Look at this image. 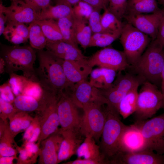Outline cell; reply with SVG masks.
<instances>
[{"label": "cell", "mask_w": 164, "mask_h": 164, "mask_svg": "<svg viewBox=\"0 0 164 164\" xmlns=\"http://www.w3.org/2000/svg\"><path fill=\"white\" fill-rule=\"evenodd\" d=\"M33 119L27 113L23 112H17L10 118L9 128L14 137L26 129L30 125Z\"/></svg>", "instance_id": "obj_32"}, {"label": "cell", "mask_w": 164, "mask_h": 164, "mask_svg": "<svg viewBox=\"0 0 164 164\" xmlns=\"http://www.w3.org/2000/svg\"><path fill=\"white\" fill-rule=\"evenodd\" d=\"M45 92L42 97L37 99L33 97L20 94L15 97L12 103L17 112H28L40 111L43 104Z\"/></svg>", "instance_id": "obj_25"}, {"label": "cell", "mask_w": 164, "mask_h": 164, "mask_svg": "<svg viewBox=\"0 0 164 164\" xmlns=\"http://www.w3.org/2000/svg\"><path fill=\"white\" fill-rule=\"evenodd\" d=\"M36 21L41 26L47 41H63V38L57 21L49 19L38 20Z\"/></svg>", "instance_id": "obj_31"}, {"label": "cell", "mask_w": 164, "mask_h": 164, "mask_svg": "<svg viewBox=\"0 0 164 164\" xmlns=\"http://www.w3.org/2000/svg\"><path fill=\"white\" fill-rule=\"evenodd\" d=\"M164 14V10H161L150 14L127 13L124 18L131 24L152 39L157 36L159 25Z\"/></svg>", "instance_id": "obj_14"}, {"label": "cell", "mask_w": 164, "mask_h": 164, "mask_svg": "<svg viewBox=\"0 0 164 164\" xmlns=\"http://www.w3.org/2000/svg\"><path fill=\"white\" fill-rule=\"evenodd\" d=\"M122 31L112 33H102L101 37L97 40L90 44L89 47H106L110 45L119 37Z\"/></svg>", "instance_id": "obj_40"}, {"label": "cell", "mask_w": 164, "mask_h": 164, "mask_svg": "<svg viewBox=\"0 0 164 164\" xmlns=\"http://www.w3.org/2000/svg\"><path fill=\"white\" fill-rule=\"evenodd\" d=\"M59 130L63 138L58 152V163L76 154L77 149L83 142L81 136H83L79 130Z\"/></svg>", "instance_id": "obj_20"}, {"label": "cell", "mask_w": 164, "mask_h": 164, "mask_svg": "<svg viewBox=\"0 0 164 164\" xmlns=\"http://www.w3.org/2000/svg\"><path fill=\"white\" fill-rule=\"evenodd\" d=\"M117 71L106 68L99 67L92 70L90 74L89 83L101 89L108 88L114 81Z\"/></svg>", "instance_id": "obj_23"}, {"label": "cell", "mask_w": 164, "mask_h": 164, "mask_svg": "<svg viewBox=\"0 0 164 164\" xmlns=\"http://www.w3.org/2000/svg\"><path fill=\"white\" fill-rule=\"evenodd\" d=\"M3 34L11 43L16 45L24 43L29 39V27L24 23L7 21Z\"/></svg>", "instance_id": "obj_22"}, {"label": "cell", "mask_w": 164, "mask_h": 164, "mask_svg": "<svg viewBox=\"0 0 164 164\" xmlns=\"http://www.w3.org/2000/svg\"><path fill=\"white\" fill-rule=\"evenodd\" d=\"M74 33L78 44L84 50L89 47L92 33L88 21L75 16L73 14Z\"/></svg>", "instance_id": "obj_26"}, {"label": "cell", "mask_w": 164, "mask_h": 164, "mask_svg": "<svg viewBox=\"0 0 164 164\" xmlns=\"http://www.w3.org/2000/svg\"><path fill=\"white\" fill-rule=\"evenodd\" d=\"M73 14L72 7L63 4L50 5L38 14V20L58 19Z\"/></svg>", "instance_id": "obj_28"}, {"label": "cell", "mask_w": 164, "mask_h": 164, "mask_svg": "<svg viewBox=\"0 0 164 164\" xmlns=\"http://www.w3.org/2000/svg\"><path fill=\"white\" fill-rule=\"evenodd\" d=\"M36 53L39 66L35 69V82L45 90L59 93L72 87L64 73V60L47 50H36Z\"/></svg>", "instance_id": "obj_1"}, {"label": "cell", "mask_w": 164, "mask_h": 164, "mask_svg": "<svg viewBox=\"0 0 164 164\" xmlns=\"http://www.w3.org/2000/svg\"><path fill=\"white\" fill-rule=\"evenodd\" d=\"M145 81L140 76L133 73L123 74L122 71H119L111 86L106 89L101 90L107 100V104L117 109L119 103L124 97L135 87L142 85Z\"/></svg>", "instance_id": "obj_7"}, {"label": "cell", "mask_w": 164, "mask_h": 164, "mask_svg": "<svg viewBox=\"0 0 164 164\" xmlns=\"http://www.w3.org/2000/svg\"><path fill=\"white\" fill-rule=\"evenodd\" d=\"M17 149L19 152V161L20 163H28L29 158L33 156V154L28 151L25 148H20L19 147Z\"/></svg>", "instance_id": "obj_44"}, {"label": "cell", "mask_w": 164, "mask_h": 164, "mask_svg": "<svg viewBox=\"0 0 164 164\" xmlns=\"http://www.w3.org/2000/svg\"><path fill=\"white\" fill-rule=\"evenodd\" d=\"M100 10L94 9L88 19V22L92 33H112L111 32L104 28L101 23Z\"/></svg>", "instance_id": "obj_38"}, {"label": "cell", "mask_w": 164, "mask_h": 164, "mask_svg": "<svg viewBox=\"0 0 164 164\" xmlns=\"http://www.w3.org/2000/svg\"><path fill=\"white\" fill-rule=\"evenodd\" d=\"M77 108L67 92L64 91L60 93L57 111L61 129L80 130L81 117Z\"/></svg>", "instance_id": "obj_13"}, {"label": "cell", "mask_w": 164, "mask_h": 164, "mask_svg": "<svg viewBox=\"0 0 164 164\" xmlns=\"http://www.w3.org/2000/svg\"><path fill=\"white\" fill-rule=\"evenodd\" d=\"M119 38L123 52L130 66L138 61L150 43L151 39L128 22L124 25Z\"/></svg>", "instance_id": "obj_6"}, {"label": "cell", "mask_w": 164, "mask_h": 164, "mask_svg": "<svg viewBox=\"0 0 164 164\" xmlns=\"http://www.w3.org/2000/svg\"><path fill=\"white\" fill-rule=\"evenodd\" d=\"M156 39L164 46V14L159 25Z\"/></svg>", "instance_id": "obj_48"}, {"label": "cell", "mask_w": 164, "mask_h": 164, "mask_svg": "<svg viewBox=\"0 0 164 164\" xmlns=\"http://www.w3.org/2000/svg\"><path fill=\"white\" fill-rule=\"evenodd\" d=\"M66 164H103L101 161L86 159L78 158L72 161H70L64 163Z\"/></svg>", "instance_id": "obj_46"}, {"label": "cell", "mask_w": 164, "mask_h": 164, "mask_svg": "<svg viewBox=\"0 0 164 164\" xmlns=\"http://www.w3.org/2000/svg\"><path fill=\"white\" fill-rule=\"evenodd\" d=\"M91 137H85L77 150L76 154L78 158L98 160L103 164H107L105 158L101 153L99 145Z\"/></svg>", "instance_id": "obj_24"}, {"label": "cell", "mask_w": 164, "mask_h": 164, "mask_svg": "<svg viewBox=\"0 0 164 164\" xmlns=\"http://www.w3.org/2000/svg\"><path fill=\"white\" fill-rule=\"evenodd\" d=\"M16 158L15 156L1 157L0 158V164H12L13 161Z\"/></svg>", "instance_id": "obj_52"}, {"label": "cell", "mask_w": 164, "mask_h": 164, "mask_svg": "<svg viewBox=\"0 0 164 164\" xmlns=\"http://www.w3.org/2000/svg\"><path fill=\"white\" fill-rule=\"evenodd\" d=\"M80 0H53L56 4H63L73 7Z\"/></svg>", "instance_id": "obj_51"}, {"label": "cell", "mask_w": 164, "mask_h": 164, "mask_svg": "<svg viewBox=\"0 0 164 164\" xmlns=\"http://www.w3.org/2000/svg\"><path fill=\"white\" fill-rule=\"evenodd\" d=\"M104 9V12L101 17L103 27L112 32L122 31L124 25L121 21L109 11L106 6Z\"/></svg>", "instance_id": "obj_34"}, {"label": "cell", "mask_w": 164, "mask_h": 164, "mask_svg": "<svg viewBox=\"0 0 164 164\" xmlns=\"http://www.w3.org/2000/svg\"><path fill=\"white\" fill-rule=\"evenodd\" d=\"M36 118H33L30 125L26 129L23 135V138L26 142H28L32 137L36 126Z\"/></svg>", "instance_id": "obj_45"}, {"label": "cell", "mask_w": 164, "mask_h": 164, "mask_svg": "<svg viewBox=\"0 0 164 164\" xmlns=\"http://www.w3.org/2000/svg\"><path fill=\"white\" fill-rule=\"evenodd\" d=\"M105 5L107 7L108 5L109 0H103Z\"/></svg>", "instance_id": "obj_55"}, {"label": "cell", "mask_w": 164, "mask_h": 164, "mask_svg": "<svg viewBox=\"0 0 164 164\" xmlns=\"http://www.w3.org/2000/svg\"><path fill=\"white\" fill-rule=\"evenodd\" d=\"M7 19L4 13L0 10V35L2 34L4 32L5 26V24L7 23Z\"/></svg>", "instance_id": "obj_50"}, {"label": "cell", "mask_w": 164, "mask_h": 164, "mask_svg": "<svg viewBox=\"0 0 164 164\" xmlns=\"http://www.w3.org/2000/svg\"></svg>", "instance_id": "obj_57"}, {"label": "cell", "mask_w": 164, "mask_h": 164, "mask_svg": "<svg viewBox=\"0 0 164 164\" xmlns=\"http://www.w3.org/2000/svg\"><path fill=\"white\" fill-rule=\"evenodd\" d=\"M163 98L161 90L155 85L144 82L138 92L136 108L134 114L136 122L151 118L162 108Z\"/></svg>", "instance_id": "obj_5"}, {"label": "cell", "mask_w": 164, "mask_h": 164, "mask_svg": "<svg viewBox=\"0 0 164 164\" xmlns=\"http://www.w3.org/2000/svg\"><path fill=\"white\" fill-rule=\"evenodd\" d=\"M14 138L9 127H6L0 137V157L15 156L16 151L12 145Z\"/></svg>", "instance_id": "obj_35"}, {"label": "cell", "mask_w": 164, "mask_h": 164, "mask_svg": "<svg viewBox=\"0 0 164 164\" xmlns=\"http://www.w3.org/2000/svg\"><path fill=\"white\" fill-rule=\"evenodd\" d=\"M87 62L92 67L97 66L118 72L125 70L130 66L123 51L108 46L97 51L88 57Z\"/></svg>", "instance_id": "obj_11"}, {"label": "cell", "mask_w": 164, "mask_h": 164, "mask_svg": "<svg viewBox=\"0 0 164 164\" xmlns=\"http://www.w3.org/2000/svg\"><path fill=\"white\" fill-rule=\"evenodd\" d=\"M57 22L63 41L78 47L75 36L73 14L60 19Z\"/></svg>", "instance_id": "obj_33"}, {"label": "cell", "mask_w": 164, "mask_h": 164, "mask_svg": "<svg viewBox=\"0 0 164 164\" xmlns=\"http://www.w3.org/2000/svg\"><path fill=\"white\" fill-rule=\"evenodd\" d=\"M63 137L60 130L57 129L41 142L39 155V163H58V154Z\"/></svg>", "instance_id": "obj_18"}, {"label": "cell", "mask_w": 164, "mask_h": 164, "mask_svg": "<svg viewBox=\"0 0 164 164\" xmlns=\"http://www.w3.org/2000/svg\"><path fill=\"white\" fill-rule=\"evenodd\" d=\"M147 150L149 149L140 128L134 124L126 125L119 139L118 151L136 152Z\"/></svg>", "instance_id": "obj_17"}, {"label": "cell", "mask_w": 164, "mask_h": 164, "mask_svg": "<svg viewBox=\"0 0 164 164\" xmlns=\"http://www.w3.org/2000/svg\"><path fill=\"white\" fill-rule=\"evenodd\" d=\"M66 91L77 107L82 109L93 104L108 103L101 90L93 86L87 80L75 84Z\"/></svg>", "instance_id": "obj_12"}, {"label": "cell", "mask_w": 164, "mask_h": 164, "mask_svg": "<svg viewBox=\"0 0 164 164\" xmlns=\"http://www.w3.org/2000/svg\"><path fill=\"white\" fill-rule=\"evenodd\" d=\"M161 10L156 0H128L126 13H152Z\"/></svg>", "instance_id": "obj_29"}, {"label": "cell", "mask_w": 164, "mask_h": 164, "mask_svg": "<svg viewBox=\"0 0 164 164\" xmlns=\"http://www.w3.org/2000/svg\"><path fill=\"white\" fill-rule=\"evenodd\" d=\"M159 2L160 4L164 6V0H159Z\"/></svg>", "instance_id": "obj_56"}, {"label": "cell", "mask_w": 164, "mask_h": 164, "mask_svg": "<svg viewBox=\"0 0 164 164\" xmlns=\"http://www.w3.org/2000/svg\"><path fill=\"white\" fill-rule=\"evenodd\" d=\"M134 124L141 130L149 149L164 155V112L149 119L135 121Z\"/></svg>", "instance_id": "obj_10"}, {"label": "cell", "mask_w": 164, "mask_h": 164, "mask_svg": "<svg viewBox=\"0 0 164 164\" xmlns=\"http://www.w3.org/2000/svg\"><path fill=\"white\" fill-rule=\"evenodd\" d=\"M5 63L3 59L0 57V73H2L5 72Z\"/></svg>", "instance_id": "obj_54"}, {"label": "cell", "mask_w": 164, "mask_h": 164, "mask_svg": "<svg viewBox=\"0 0 164 164\" xmlns=\"http://www.w3.org/2000/svg\"><path fill=\"white\" fill-rule=\"evenodd\" d=\"M105 111V121L99 145L101 153L108 164V160L118 151L119 139L126 125L121 121L116 108L106 104Z\"/></svg>", "instance_id": "obj_4"}, {"label": "cell", "mask_w": 164, "mask_h": 164, "mask_svg": "<svg viewBox=\"0 0 164 164\" xmlns=\"http://www.w3.org/2000/svg\"><path fill=\"white\" fill-rule=\"evenodd\" d=\"M137 85L130 91L119 103L117 109L120 114L125 119L135 111L138 92Z\"/></svg>", "instance_id": "obj_27"}, {"label": "cell", "mask_w": 164, "mask_h": 164, "mask_svg": "<svg viewBox=\"0 0 164 164\" xmlns=\"http://www.w3.org/2000/svg\"><path fill=\"white\" fill-rule=\"evenodd\" d=\"M127 2L128 0H109L107 8L121 21L126 14Z\"/></svg>", "instance_id": "obj_37"}, {"label": "cell", "mask_w": 164, "mask_h": 164, "mask_svg": "<svg viewBox=\"0 0 164 164\" xmlns=\"http://www.w3.org/2000/svg\"><path fill=\"white\" fill-rule=\"evenodd\" d=\"M164 64V46L157 39L152 40L136 63L130 66L135 73L158 87Z\"/></svg>", "instance_id": "obj_2"}, {"label": "cell", "mask_w": 164, "mask_h": 164, "mask_svg": "<svg viewBox=\"0 0 164 164\" xmlns=\"http://www.w3.org/2000/svg\"><path fill=\"white\" fill-rule=\"evenodd\" d=\"M25 148L28 151L33 154H39V150L38 144H35L34 142H25Z\"/></svg>", "instance_id": "obj_49"}, {"label": "cell", "mask_w": 164, "mask_h": 164, "mask_svg": "<svg viewBox=\"0 0 164 164\" xmlns=\"http://www.w3.org/2000/svg\"><path fill=\"white\" fill-rule=\"evenodd\" d=\"M0 10L6 16L7 21L30 24L38 20V13L23 0H12L8 7L1 2Z\"/></svg>", "instance_id": "obj_16"}, {"label": "cell", "mask_w": 164, "mask_h": 164, "mask_svg": "<svg viewBox=\"0 0 164 164\" xmlns=\"http://www.w3.org/2000/svg\"><path fill=\"white\" fill-rule=\"evenodd\" d=\"M60 93L47 91L44 103L38 117L41 133L37 144L55 132L60 125L57 105Z\"/></svg>", "instance_id": "obj_9"}, {"label": "cell", "mask_w": 164, "mask_h": 164, "mask_svg": "<svg viewBox=\"0 0 164 164\" xmlns=\"http://www.w3.org/2000/svg\"><path fill=\"white\" fill-rule=\"evenodd\" d=\"M104 105L93 104L83 109L84 113L81 118L80 130L85 137L91 136L96 142L99 141L106 120Z\"/></svg>", "instance_id": "obj_8"}, {"label": "cell", "mask_w": 164, "mask_h": 164, "mask_svg": "<svg viewBox=\"0 0 164 164\" xmlns=\"http://www.w3.org/2000/svg\"><path fill=\"white\" fill-rule=\"evenodd\" d=\"M33 9L38 14L51 5L52 0H23Z\"/></svg>", "instance_id": "obj_42"}, {"label": "cell", "mask_w": 164, "mask_h": 164, "mask_svg": "<svg viewBox=\"0 0 164 164\" xmlns=\"http://www.w3.org/2000/svg\"><path fill=\"white\" fill-rule=\"evenodd\" d=\"M0 97L5 101L10 103L13 102L15 95L8 82L0 86Z\"/></svg>", "instance_id": "obj_43"}, {"label": "cell", "mask_w": 164, "mask_h": 164, "mask_svg": "<svg viewBox=\"0 0 164 164\" xmlns=\"http://www.w3.org/2000/svg\"><path fill=\"white\" fill-rule=\"evenodd\" d=\"M108 164H164V155L147 150L136 152L118 151Z\"/></svg>", "instance_id": "obj_15"}, {"label": "cell", "mask_w": 164, "mask_h": 164, "mask_svg": "<svg viewBox=\"0 0 164 164\" xmlns=\"http://www.w3.org/2000/svg\"><path fill=\"white\" fill-rule=\"evenodd\" d=\"M28 27L30 46L36 50L45 48L47 40L40 26L36 21L30 23Z\"/></svg>", "instance_id": "obj_30"}, {"label": "cell", "mask_w": 164, "mask_h": 164, "mask_svg": "<svg viewBox=\"0 0 164 164\" xmlns=\"http://www.w3.org/2000/svg\"><path fill=\"white\" fill-rule=\"evenodd\" d=\"M1 53V57L5 63V72L9 75L21 71L23 76L35 82L34 64L37 58L36 53L30 46H4Z\"/></svg>", "instance_id": "obj_3"}, {"label": "cell", "mask_w": 164, "mask_h": 164, "mask_svg": "<svg viewBox=\"0 0 164 164\" xmlns=\"http://www.w3.org/2000/svg\"><path fill=\"white\" fill-rule=\"evenodd\" d=\"M13 105L0 97V113L1 119L6 122L7 118L9 119L17 112Z\"/></svg>", "instance_id": "obj_41"}, {"label": "cell", "mask_w": 164, "mask_h": 164, "mask_svg": "<svg viewBox=\"0 0 164 164\" xmlns=\"http://www.w3.org/2000/svg\"><path fill=\"white\" fill-rule=\"evenodd\" d=\"M10 75L8 81L14 95L16 96L22 94L25 86L30 80L24 76H19L14 73Z\"/></svg>", "instance_id": "obj_36"}, {"label": "cell", "mask_w": 164, "mask_h": 164, "mask_svg": "<svg viewBox=\"0 0 164 164\" xmlns=\"http://www.w3.org/2000/svg\"><path fill=\"white\" fill-rule=\"evenodd\" d=\"M88 58L80 60H63V66L64 73L67 80L72 86L86 80L90 75L93 67L88 64Z\"/></svg>", "instance_id": "obj_19"}, {"label": "cell", "mask_w": 164, "mask_h": 164, "mask_svg": "<svg viewBox=\"0 0 164 164\" xmlns=\"http://www.w3.org/2000/svg\"><path fill=\"white\" fill-rule=\"evenodd\" d=\"M90 5L94 9L101 10L105 5L103 0H81Z\"/></svg>", "instance_id": "obj_47"}, {"label": "cell", "mask_w": 164, "mask_h": 164, "mask_svg": "<svg viewBox=\"0 0 164 164\" xmlns=\"http://www.w3.org/2000/svg\"><path fill=\"white\" fill-rule=\"evenodd\" d=\"M161 91L163 98V104L162 108L164 110V64L161 74Z\"/></svg>", "instance_id": "obj_53"}, {"label": "cell", "mask_w": 164, "mask_h": 164, "mask_svg": "<svg viewBox=\"0 0 164 164\" xmlns=\"http://www.w3.org/2000/svg\"><path fill=\"white\" fill-rule=\"evenodd\" d=\"M57 57L64 60H77L87 59L78 47L63 40L47 41L46 48Z\"/></svg>", "instance_id": "obj_21"}, {"label": "cell", "mask_w": 164, "mask_h": 164, "mask_svg": "<svg viewBox=\"0 0 164 164\" xmlns=\"http://www.w3.org/2000/svg\"><path fill=\"white\" fill-rule=\"evenodd\" d=\"M72 9L75 16L87 20L94 9L91 5L81 0L74 5Z\"/></svg>", "instance_id": "obj_39"}]
</instances>
